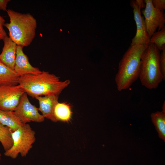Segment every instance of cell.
Masks as SVG:
<instances>
[{"label": "cell", "instance_id": "cell-8", "mask_svg": "<svg viewBox=\"0 0 165 165\" xmlns=\"http://www.w3.org/2000/svg\"><path fill=\"white\" fill-rule=\"evenodd\" d=\"M14 112L24 124L31 122L41 123L45 120V118L39 113L38 108L31 103L25 92Z\"/></svg>", "mask_w": 165, "mask_h": 165}, {"label": "cell", "instance_id": "cell-22", "mask_svg": "<svg viewBox=\"0 0 165 165\" xmlns=\"http://www.w3.org/2000/svg\"><path fill=\"white\" fill-rule=\"evenodd\" d=\"M10 0H0V10L6 11L7 5Z\"/></svg>", "mask_w": 165, "mask_h": 165}, {"label": "cell", "instance_id": "cell-4", "mask_svg": "<svg viewBox=\"0 0 165 165\" xmlns=\"http://www.w3.org/2000/svg\"><path fill=\"white\" fill-rule=\"evenodd\" d=\"M160 50L151 43L142 55L139 78L141 84L148 89L157 88L163 80L160 65Z\"/></svg>", "mask_w": 165, "mask_h": 165}, {"label": "cell", "instance_id": "cell-11", "mask_svg": "<svg viewBox=\"0 0 165 165\" xmlns=\"http://www.w3.org/2000/svg\"><path fill=\"white\" fill-rule=\"evenodd\" d=\"M3 41L4 46L0 54V60L14 71L17 45L8 36Z\"/></svg>", "mask_w": 165, "mask_h": 165}, {"label": "cell", "instance_id": "cell-6", "mask_svg": "<svg viewBox=\"0 0 165 165\" xmlns=\"http://www.w3.org/2000/svg\"><path fill=\"white\" fill-rule=\"evenodd\" d=\"M144 1L141 0L130 1L136 25V33L132 40L131 45H148L150 43V38L147 33L144 18L141 15V9L144 7Z\"/></svg>", "mask_w": 165, "mask_h": 165}, {"label": "cell", "instance_id": "cell-9", "mask_svg": "<svg viewBox=\"0 0 165 165\" xmlns=\"http://www.w3.org/2000/svg\"><path fill=\"white\" fill-rule=\"evenodd\" d=\"M23 47L17 45L14 71L20 77L27 74H40L42 71L30 64L28 57L23 52Z\"/></svg>", "mask_w": 165, "mask_h": 165}, {"label": "cell", "instance_id": "cell-3", "mask_svg": "<svg viewBox=\"0 0 165 165\" xmlns=\"http://www.w3.org/2000/svg\"><path fill=\"white\" fill-rule=\"evenodd\" d=\"M10 22L4 26L9 31L10 38L17 45L29 46L36 35L37 22L30 13H21L11 9L6 11Z\"/></svg>", "mask_w": 165, "mask_h": 165}, {"label": "cell", "instance_id": "cell-2", "mask_svg": "<svg viewBox=\"0 0 165 165\" xmlns=\"http://www.w3.org/2000/svg\"><path fill=\"white\" fill-rule=\"evenodd\" d=\"M148 45H133L130 46L119 64L115 77L117 90L128 89L139 78L142 55Z\"/></svg>", "mask_w": 165, "mask_h": 165}, {"label": "cell", "instance_id": "cell-24", "mask_svg": "<svg viewBox=\"0 0 165 165\" xmlns=\"http://www.w3.org/2000/svg\"><path fill=\"white\" fill-rule=\"evenodd\" d=\"M1 156H2V155L1 153L0 152V160H1Z\"/></svg>", "mask_w": 165, "mask_h": 165}, {"label": "cell", "instance_id": "cell-15", "mask_svg": "<svg viewBox=\"0 0 165 165\" xmlns=\"http://www.w3.org/2000/svg\"><path fill=\"white\" fill-rule=\"evenodd\" d=\"M54 114L58 121L68 122L72 119V112L69 104L66 102H58L55 106Z\"/></svg>", "mask_w": 165, "mask_h": 165}, {"label": "cell", "instance_id": "cell-16", "mask_svg": "<svg viewBox=\"0 0 165 165\" xmlns=\"http://www.w3.org/2000/svg\"><path fill=\"white\" fill-rule=\"evenodd\" d=\"M152 121L155 126L159 137L165 141V112L157 111L151 114Z\"/></svg>", "mask_w": 165, "mask_h": 165}, {"label": "cell", "instance_id": "cell-13", "mask_svg": "<svg viewBox=\"0 0 165 165\" xmlns=\"http://www.w3.org/2000/svg\"><path fill=\"white\" fill-rule=\"evenodd\" d=\"M20 76L0 60V86L18 85Z\"/></svg>", "mask_w": 165, "mask_h": 165}, {"label": "cell", "instance_id": "cell-7", "mask_svg": "<svg viewBox=\"0 0 165 165\" xmlns=\"http://www.w3.org/2000/svg\"><path fill=\"white\" fill-rule=\"evenodd\" d=\"M145 8L141 12L146 26L147 31L150 38L158 28L160 31L165 27V16L163 11L155 8L152 0H145Z\"/></svg>", "mask_w": 165, "mask_h": 165}, {"label": "cell", "instance_id": "cell-1", "mask_svg": "<svg viewBox=\"0 0 165 165\" xmlns=\"http://www.w3.org/2000/svg\"><path fill=\"white\" fill-rule=\"evenodd\" d=\"M70 83L69 80L62 81L59 77L45 71L37 75L20 76L18 85L32 97L51 95H59Z\"/></svg>", "mask_w": 165, "mask_h": 165}, {"label": "cell", "instance_id": "cell-23", "mask_svg": "<svg viewBox=\"0 0 165 165\" xmlns=\"http://www.w3.org/2000/svg\"><path fill=\"white\" fill-rule=\"evenodd\" d=\"M163 112H165V101L163 102V103L162 106V111Z\"/></svg>", "mask_w": 165, "mask_h": 165}, {"label": "cell", "instance_id": "cell-5", "mask_svg": "<svg viewBox=\"0 0 165 165\" xmlns=\"http://www.w3.org/2000/svg\"><path fill=\"white\" fill-rule=\"evenodd\" d=\"M35 132L28 123L23 124L16 130L12 131L13 145L5 151L4 155L15 159L20 154L23 157L26 156L36 141Z\"/></svg>", "mask_w": 165, "mask_h": 165}, {"label": "cell", "instance_id": "cell-12", "mask_svg": "<svg viewBox=\"0 0 165 165\" xmlns=\"http://www.w3.org/2000/svg\"><path fill=\"white\" fill-rule=\"evenodd\" d=\"M24 93L18 85L15 86L12 92L0 101V110L14 112L18 106L21 96Z\"/></svg>", "mask_w": 165, "mask_h": 165}, {"label": "cell", "instance_id": "cell-20", "mask_svg": "<svg viewBox=\"0 0 165 165\" xmlns=\"http://www.w3.org/2000/svg\"><path fill=\"white\" fill-rule=\"evenodd\" d=\"M152 5L156 9L163 11L165 9V0H152Z\"/></svg>", "mask_w": 165, "mask_h": 165}, {"label": "cell", "instance_id": "cell-14", "mask_svg": "<svg viewBox=\"0 0 165 165\" xmlns=\"http://www.w3.org/2000/svg\"><path fill=\"white\" fill-rule=\"evenodd\" d=\"M0 122L4 125L9 127L13 131L16 130L24 124L13 111L1 110H0Z\"/></svg>", "mask_w": 165, "mask_h": 165}, {"label": "cell", "instance_id": "cell-18", "mask_svg": "<svg viewBox=\"0 0 165 165\" xmlns=\"http://www.w3.org/2000/svg\"><path fill=\"white\" fill-rule=\"evenodd\" d=\"M150 43L153 44L160 51L165 47V27L155 32L150 38Z\"/></svg>", "mask_w": 165, "mask_h": 165}, {"label": "cell", "instance_id": "cell-17", "mask_svg": "<svg viewBox=\"0 0 165 165\" xmlns=\"http://www.w3.org/2000/svg\"><path fill=\"white\" fill-rule=\"evenodd\" d=\"M12 131L10 128L0 122V142L5 151L9 149L13 145Z\"/></svg>", "mask_w": 165, "mask_h": 165}, {"label": "cell", "instance_id": "cell-10", "mask_svg": "<svg viewBox=\"0 0 165 165\" xmlns=\"http://www.w3.org/2000/svg\"><path fill=\"white\" fill-rule=\"evenodd\" d=\"M58 98L59 95H55L37 96L35 98L38 101V111L41 112L45 118L54 122H57L54 115V111L55 106L58 102Z\"/></svg>", "mask_w": 165, "mask_h": 165}, {"label": "cell", "instance_id": "cell-21", "mask_svg": "<svg viewBox=\"0 0 165 165\" xmlns=\"http://www.w3.org/2000/svg\"><path fill=\"white\" fill-rule=\"evenodd\" d=\"M5 22V20L0 15V41L3 40L7 36V33L3 28Z\"/></svg>", "mask_w": 165, "mask_h": 165}, {"label": "cell", "instance_id": "cell-19", "mask_svg": "<svg viewBox=\"0 0 165 165\" xmlns=\"http://www.w3.org/2000/svg\"><path fill=\"white\" fill-rule=\"evenodd\" d=\"M160 53V65L161 72L163 77V80H165V47L162 50Z\"/></svg>", "mask_w": 165, "mask_h": 165}]
</instances>
